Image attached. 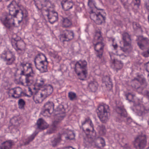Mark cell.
I'll use <instances>...</instances> for the list:
<instances>
[{
    "label": "cell",
    "mask_w": 149,
    "mask_h": 149,
    "mask_svg": "<svg viewBox=\"0 0 149 149\" xmlns=\"http://www.w3.org/2000/svg\"><path fill=\"white\" fill-rule=\"evenodd\" d=\"M34 72L30 63H22L20 65L15 74L17 83L25 87H29L33 82Z\"/></svg>",
    "instance_id": "cell-1"
},
{
    "label": "cell",
    "mask_w": 149,
    "mask_h": 149,
    "mask_svg": "<svg viewBox=\"0 0 149 149\" xmlns=\"http://www.w3.org/2000/svg\"><path fill=\"white\" fill-rule=\"evenodd\" d=\"M9 15L14 22L15 26L19 25L22 21L24 13L20 6L15 1H12L8 6Z\"/></svg>",
    "instance_id": "cell-2"
},
{
    "label": "cell",
    "mask_w": 149,
    "mask_h": 149,
    "mask_svg": "<svg viewBox=\"0 0 149 149\" xmlns=\"http://www.w3.org/2000/svg\"><path fill=\"white\" fill-rule=\"evenodd\" d=\"M53 92V87L51 85H44L35 93L33 96V100L36 103H42Z\"/></svg>",
    "instance_id": "cell-3"
},
{
    "label": "cell",
    "mask_w": 149,
    "mask_h": 149,
    "mask_svg": "<svg viewBox=\"0 0 149 149\" xmlns=\"http://www.w3.org/2000/svg\"><path fill=\"white\" fill-rule=\"evenodd\" d=\"M74 71L80 80H86L88 76V64L86 61L81 59L77 61L74 66Z\"/></svg>",
    "instance_id": "cell-4"
},
{
    "label": "cell",
    "mask_w": 149,
    "mask_h": 149,
    "mask_svg": "<svg viewBox=\"0 0 149 149\" xmlns=\"http://www.w3.org/2000/svg\"><path fill=\"white\" fill-rule=\"evenodd\" d=\"M35 66L36 68L42 73L48 71L49 62L46 56L42 53L37 55L35 59Z\"/></svg>",
    "instance_id": "cell-5"
},
{
    "label": "cell",
    "mask_w": 149,
    "mask_h": 149,
    "mask_svg": "<svg viewBox=\"0 0 149 149\" xmlns=\"http://www.w3.org/2000/svg\"><path fill=\"white\" fill-rule=\"evenodd\" d=\"M98 118L102 123H106L110 116V110L109 106L106 104L99 105L96 110Z\"/></svg>",
    "instance_id": "cell-6"
},
{
    "label": "cell",
    "mask_w": 149,
    "mask_h": 149,
    "mask_svg": "<svg viewBox=\"0 0 149 149\" xmlns=\"http://www.w3.org/2000/svg\"><path fill=\"white\" fill-rule=\"evenodd\" d=\"M132 87L138 92L143 91L148 85L146 78L142 74H137L131 81Z\"/></svg>",
    "instance_id": "cell-7"
},
{
    "label": "cell",
    "mask_w": 149,
    "mask_h": 149,
    "mask_svg": "<svg viewBox=\"0 0 149 149\" xmlns=\"http://www.w3.org/2000/svg\"><path fill=\"white\" fill-rule=\"evenodd\" d=\"M81 128L83 132L88 137L94 136L95 130L92 120L89 118L86 119L81 125Z\"/></svg>",
    "instance_id": "cell-8"
},
{
    "label": "cell",
    "mask_w": 149,
    "mask_h": 149,
    "mask_svg": "<svg viewBox=\"0 0 149 149\" xmlns=\"http://www.w3.org/2000/svg\"><path fill=\"white\" fill-rule=\"evenodd\" d=\"M11 44L13 48L18 52L24 51L26 48V44L24 41L18 36L12 38Z\"/></svg>",
    "instance_id": "cell-9"
},
{
    "label": "cell",
    "mask_w": 149,
    "mask_h": 149,
    "mask_svg": "<svg viewBox=\"0 0 149 149\" xmlns=\"http://www.w3.org/2000/svg\"><path fill=\"white\" fill-rule=\"evenodd\" d=\"M137 45L143 52L148 50L149 48V38L142 35H139L136 40Z\"/></svg>",
    "instance_id": "cell-10"
},
{
    "label": "cell",
    "mask_w": 149,
    "mask_h": 149,
    "mask_svg": "<svg viewBox=\"0 0 149 149\" xmlns=\"http://www.w3.org/2000/svg\"><path fill=\"white\" fill-rule=\"evenodd\" d=\"M147 144V136L145 135H140L135 139L134 146L136 149H144Z\"/></svg>",
    "instance_id": "cell-11"
},
{
    "label": "cell",
    "mask_w": 149,
    "mask_h": 149,
    "mask_svg": "<svg viewBox=\"0 0 149 149\" xmlns=\"http://www.w3.org/2000/svg\"><path fill=\"white\" fill-rule=\"evenodd\" d=\"M54 112V104L52 101H48L45 104L41 111V114L45 117H49Z\"/></svg>",
    "instance_id": "cell-12"
},
{
    "label": "cell",
    "mask_w": 149,
    "mask_h": 149,
    "mask_svg": "<svg viewBox=\"0 0 149 149\" xmlns=\"http://www.w3.org/2000/svg\"><path fill=\"white\" fill-rule=\"evenodd\" d=\"M123 47V50L126 52L132 47V38L131 36L127 32H124L122 34Z\"/></svg>",
    "instance_id": "cell-13"
},
{
    "label": "cell",
    "mask_w": 149,
    "mask_h": 149,
    "mask_svg": "<svg viewBox=\"0 0 149 149\" xmlns=\"http://www.w3.org/2000/svg\"><path fill=\"white\" fill-rule=\"evenodd\" d=\"M107 15L102 14H98L91 12L90 17L91 20L98 25H101L104 23L106 21Z\"/></svg>",
    "instance_id": "cell-14"
},
{
    "label": "cell",
    "mask_w": 149,
    "mask_h": 149,
    "mask_svg": "<svg viewBox=\"0 0 149 149\" xmlns=\"http://www.w3.org/2000/svg\"><path fill=\"white\" fill-rule=\"evenodd\" d=\"M74 37V32L69 30H65L63 31L60 36V40L63 42L71 41Z\"/></svg>",
    "instance_id": "cell-15"
},
{
    "label": "cell",
    "mask_w": 149,
    "mask_h": 149,
    "mask_svg": "<svg viewBox=\"0 0 149 149\" xmlns=\"http://www.w3.org/2000/svg\"><path fill=\"white\" fill-rule=\"evenodd\" d=\"M8 94L10 97L15 99H18L24 96V91L21 87H16L12 88L9 91Z\"/></svg>",
    "instance_id": "cell-16"
},
{
    "label": "cell",
    "mask_w": 149,
    "mask_h": 149,
    "mask_svg": "<svg viewBox=\"0 0 149 149\" xmlns=\"http://www.w3.org/2000/svg\"><path fill=\"white\" fill-rule=\"evenodd\" d=\"M35 4L39 9H45L46 11L52 10V3L49 1H35Z\"/></svg>",
    "instance_id": "cell-17"
},
{
    "label": "cell",
    "mask_w": 149,
    "mask_h": 149,
    "mask_svg": "<svg viewBox=\"0 0 149 149\" xmlns=\"http://www.w3.org/2000/svg\"><path fill=\"white\" fill-rule=\"evenodd\" d=\"M3 59L6 61L8 64H12L15 61V56L12 52L8 50L5 51L2 55Z\"/></svg>",
    "instance_id": "cell-18"
},
{
    "label": "cell",
    "mask_w": 149,
    "mask_h": 149,
    "mask_svg": "<svg viewBox=\"0 0 149 149\" xmlns=\"http://www.w3.org/2000/svg\"><path fill=\"white\" fill-rule=\"evenodd\" d=\"M47 16L49 22L52 24L55 23L58 21V13L53 10H50L47 11Z\"/></svg>",
    "instance_id": "cell-19"
},
{
    "label": "cell",
    "mask_w": 149,
    "mask_h": 149,
    "mask_svg": "<svg viewBox=\"0 0 149 149\" xmlns=\"http://www.w3.org/2000/svg\"><path fill=\"white\" fill-rule=\"evenodd\" d=\"M88 7L91 9V12H94V13H98V14H102L104 15H107L106 12L105 10L99 8H97L96 6V3L95 2L93 1H88Z\"/></svg>",
    "instance_id": "cell-20"
},
{
    "label": "cell",
    "mask_w": 149,
    "mask_h": 149,
    "mask_svg": "<svg viewBox=\"0 0 149 149\" xmlns=\"http://www.w3.org/2000/svg\"><path fill=\"white\" fill-rule=\"evenodd\" d=\"M104 44L103 42H99L95 44L94 50L97 53V56L100 58L102 57L103 55Z\"/></svg>",
    "instance_id": "cell-21"
},
{
    "label": "cell",
    "mask_w": 149,
    "mask_h": 149,
    "mask_svg": "<svg viewBox=\"0 0 149 149\" xmlns=\"http://www.w3.org/2000/svg\"><path fill=\"white\" fill-rule=\"evenodd\" d=\"M111 64L113 68L116 71H120L123 68L124 65L122 61L116 59H112Z\"/></svg>",
    "instance_id": "cell-22"
},
{
    "label": "cell",
    "mask_w": 149,
    "mask_h": 149,
    "mask_svg": "<svg viewBox=\"0 0 149 149\" xmlns=\"http://www.w3.org/2000/svg\"><path fill=\"white\" fill-rule=\"evenodd\" d=\"M102 81L108 91L112 90L113 87V83L111 78L109 76H106L103 77L102 78Z\"/></svg>",
    "instance_id": "cell-23"
},
{
    "label": "cell",
    "mask_w": 149,
    "mask_h": 149,
    "mask_svg": "<svg viewBox=\"0 0 149 149\" xmlns=\"http://www.w3.org/2000/svg\"><path fill=\"white\" fill-rule=\"evenodd\" d=\"M3 23L8 28H10L15 26L14 22L10 15H7L6 16L3 17Z\"/></svg>",
    "instance_id": "cell-24"
},
{
    "label": "cell",
    "mask_w": 149,
    "mask_h": 149,
    "mask_svg": "<svg viewBox=\"0 0 149 149\" xmlns=\"http://www.w3.org/2000/svg\"><path fill=\"white\" fill-rule=\"evenodd\" d=\"M61 5L65 11H68L73 8L74 3L72 1H61Z\"/></svg>",
    "instance_id": "cell-25"
},
{
    "label": "cell",
    "mask_w": 149,
    "mask_h": 149,
    "mask_svg": "<svg viewBox=\"0 0 149 149\" xmlns=\"http://www.w3.org/2000/svg\"><path fill=\"white\" fill-rule=\"evenodd\" d=\"M37 126L40 130H45L49 127V125L44 119L40 118L37 122Z\"/></svg>",
    "instance_id": "cell-26"
},
{
    "label": "cell",
    "mask_w": 149,
    "mask_h": 149,
    "mask_svg": "<svg viewBox=\"0 0 149 149\" xmlns=\"http://www.w3.org/2000/svg\"><path fill=\"white\" fill-rule=\"evenodd\" d=\"M94 143L95 146L99 148H103L106 146L105 140L102 137H99L95 140Z\"/></svg>",
    "instance_id": "cell-27"
},
{
    "label": "cell",
    "mask_w": 149,
    "mask_h": 149,
    "mask_svg": "<svg viewBox=\"0 0 149 149\" xmlns=\"http://www.w3.org/2000/svg\"><path fill=\"white\" fill-rule=\"evenodd\" d=\"M99 85L96 81H91L88 85V88L91 92H95L98 90Z\"/></svg>",
    "instance_id": "cell-28"
},
{
    "label": "cell",
    "mask_w": 149,
    "mask_h": 149,
    "mask_svg": "<svg viewBox=\"0 0 149 149\" xmlns=\"http://www.w3.org/2000/svg\"><path fill=\"white\" fill-rule=\"evenodd\" d=\"M13 145V143L11 141H6L1 144L0 149H10Z\"/></svg>",
    "instance_id": "cell-29"
},
{
    "label": "cell",
    "mask_w": 149,
    "mask_h": 149,
    "mask_svg": "<svg viewBox=\"0 0 149 149\" xmlns=\"http://www.w3.org/2000/svg\"><path fill=\"white\" fill-rule=\"evenodd\" d=\"M64 136L67 140H73L75 138V134L73 131L67 130L64 133Z\"/></svg>",
    "instance_id": "cell-30"
},
{
    "label": "cell",
    "mask_w": 149,
    "mask_h": 149,
    "mask_svg": "<svg viewBox=\"0 0 149 149\" xmlns=\"http://www.w3.org/2000/svg\"><path fill=\"white\" fill-rule=\"evenodd\" d=\"M134 110L135 111V112L139 114L143 113V111H146V109H145L144 106L140 104L135 105L134 106Z\"/></svg>",
    "instance_id": "cell-31"
},
{
    "label": "cell",
    "mask_w": 149,
    "mask_h": 149,
    "mask_svg": "<svg viewBox=\"0 0 149 149\" xmlns=\"http://www.w3.org/2000/svg\"><path fill=\"white\" fill-rule=\"evenodd\" d=\"M103 41V38L102 36L101 33L100 31H97L95 33L94 38V43L95 44L99 42H102Z\"/></svg>",
    "instance_id": "cell-32"
},
{
    "label": "cell",
    "mask_w": 149,
    "mask_h": 149,
    "mask_svg": "<svg viewBox=\"0 0 149 149\" xmlns=\"http://www.w3.org/2000/svg\"><path fill=\"white\" fill-rule=\"evenodd\" d=\"M62 25H63V27H64V28H70L72 26V23L71 22L69 18L65 17L63 19Z\"/></svg>",
    "instance_id": "cell-33"
},
{
    "label": "cell",
    "mask_w": 149,
    "mask_h": 149,
    "mask_svg": "<svg viewBox=\"0 0 149 149\" xmlns=\"http://www.w3.org/2000/svg\"><path fill=\"white\" fill-rule=\"evenodd\" d=\"M126 98L129 101H131V102H134L135 101V96L134 94L132 93L127 94L126 95Z\"/></svg>",
    "instance_id": "cell-34"
},
{
    "label": "cell",
    "mask_w": 149,
    "mask_h": 149,
    "mask_svg": "<svg viewBox=\"0 0 149 149\" xmlns=\"http://www.w3.org/2000/svg\"><path fill=\"white\" fill-rule=\"evenodd\" d=\"M18 106L20 109H24L25 106V101L22 99H20L18 101Z\"/></svg>",
    "instance_id": "cell-35"
},
{
    "label": "cell",
    "mask_w": 149,
    "mask_h": 149,
    "mask_svg": "<svg viewBox=\"0 0 149 149\" xmlns=\"http://www.w3.org/2000/svg\"><path fill=\"white\" fill-rule=\"evenodd\" d=\"M68 97L70 100L73 101L76 99L77 98V95L74 92H70L68 94Z\"/></svg>",
    "instance_id": "cell-36"
},
{
    "label": "cell",
    "mask_w": 149,
    "mask_h": 149,
    "mask_svg": "<svg viewBox=\"0 0 149 149\" xmlns=\"http://www.w3.org/2000/svg\"><path fill=\"white\" fill-rule=\"evenodd\" d=\"M142 55L145 58L149 57V48L148 50L145 52H143Z\"/></svg>",
    "instance_id": "cell-37"
},
{
    "label": "cell",
    "mask_w": 149,
    "mask_h": 149,
    "mask_svg": "<svg viewBox=\"0 0 149 149\" xmlns=\"http://www.w3.org/2000/svg\"><path fill=\"white\" fill-rule=\"evenodd\" d=\"M145 7L146 10L149 12V1H145Z\"/></svg>",
    "instance_id": "cell-38"
},
{
    "label": "cell",
    "mask_w": 149,
    "mask_h": 149,
    "mask_svg": "<svg viewBox=\"0 0 149 149\" xmlns=\"http://www.w3.org/2000/svg\"><path fill=\"white\" fill-rule=\"evenodd\" d=\"M145 68L146 71L149 74V62H147L145 65Z\"/></svg>",
    "instance_id": "cell-39"
},
{
    "label": "cell",
    "mask_w": 149,
    "mask_h": 149,
    "mask_svg": "<svg viewBox=\"0 0 149 149\" xmlns=\"http://www.w3.org/2000/svg\"><path fill=\"white\" fill-rule=\"evenodd\" d=\"M134 4L136 6H137L138 7H139L140 6V4H141V1H134Z\"/></svg>",
    "instance_id": "cell-40"
},
{
    "label": "cell",
    "mask_w": 149,
    "mask_h": 149,
    "mask_svg": "<svg viewBox=\"0 0 149 149\" xmlns=\"http://www.w3.org/2000/svg\"><path fill=\"white\" fill-rule=\"evenodd\" d=\"M145 95H146L147 98H148V99L149 100V91H147V92H145Z\"/></svg>",
    "instance_id": "cell-41"
},
{
    "label": "cell",
    "mask_w": 149,
    "mask_h": 149,
    "mask_svg": "<svg viewBox=\"0 0 149 149\" xmlns=\"http://www.w3.org/2000/svg\"><path fill=\"white\" fill-rule=\"evenodd\" d=\"M63 149H75L72 147H67Z\"/></svg>",
    "instance_id": "cell-42"
},
{
    "label": "cell",
    "mask_w": 149,
    "mask_h": 149,
    "mask_svg": "<svg viewBox=\"0 0 149 149\" xmlns=\"http://www.w3.org/2000/svg\"><path fill=\"white\" fill-rule=\"evenodd\" d=\"M148 21L149 23V15H148Z\"/></svg>",
    "instance_id": "cell-43"
},
{
    "label": "cell",
    "mask_w": 149,
    "mask_h": 149,
    "mask_svg": "<svg viewBox=\"0 0 149 149\" xmlns=\"http://www.w3.org/2000/svg\"><path fill=\"white\" fill-rule=\"evenodd\" d=\"M148 80H149V74H148Z\"/></svg>",
    "instance_id": "cell-44"
},
{
    "label": "cell",
    "mask_w": 149,
    "mask_h": 149,
    "mask_svg": "<svg viewBox=\"0 0 149 149\" xmlns=\"http://www.w3.org/2000/svg\"><path fill=\"white\" fill-rule=\"evenodd\" d=\"M148 124L149 126V120H148Z\"/></svg>",
    "instance_id": "cell-45"
},
{
    "label": "cell",
    "mask_w": 149,
    "mask_h": 149,
    "mask_svg": "<svg viewBox=\"0 0 149 149\" xmlns=\"http://www.w3.org/2000/svg\"><path fill=\"white\" fill-rule=\"evenodd\" d=\"M146 149H149V148H146Z\"/></svg>",
    "instance_id": "cell-46"
}]
</instances>
